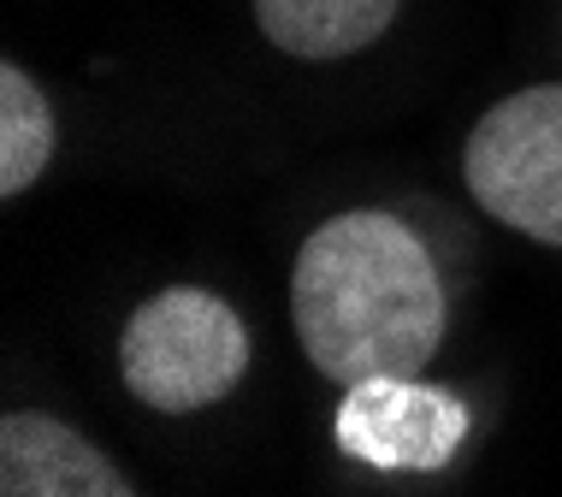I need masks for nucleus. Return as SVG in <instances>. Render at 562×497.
<instances>
[{"mask_svg": "<svg viewBox=\"0 0 562 497\" xmlns=\"http://www.w3.org/2000/svg\"><path fill=\"white\" fill-rule=\"evenodd\" d=\"M291 320L302 355L331 385L420 373L445 343V284L397 214H338L296 249Z\"/></svg>", "mask_w": 562, "mask_h": 497, "instance_id": "nucleus-1", "label": "nucleus"}, {"mask_svg": "<svg viewBox=\"0 0 562 497\" xmlns=\"http://www.w3.org/2000/svg\"><path fill=\"white\" fill-rule=\"evenodd\" d=\"M119 373H125V391L148 409H207V403L232 397L237 380L249 373V326L237 320L225 296L202 291V284H172L125 320Z\"/></svg>", "mask_w": 562, "mask_h": 497, "instance_id": "nucleus-2", "label": "nucleus"}, {"mask_svg": "<svg viewBox=\"0 0 562 497\" xmlns=\"http://www.w3.org/2000/svg\"><path fill=\"white\" fill-rule=\"evenodd\" d=\"M462 178L492 219L562 249V83L515 89L485 108L468 131Z\"/></svg>", "mask_w": 562, "mask_h": 497, "instance_id": "nucleus-3", "label": "nucleus"}, {"mask_svg": "<svg viewBox=\"0 0 562 497\" xmlns=\"http://www.w3.org/2000/svg\"><path fill=\"white\" fill-rule=\"evenodd\" d=\"M331 439L344 456L379 474H438L468 439V403L427 385L420 373H379L344 385Z\"/></svg>", "mask_w": 562, "mask_h": 497, "instance_id": "nucleus-4", "label": "nucleus"}, {"mask_svg": "<svg viewBox=\"0 0 562 497\" xmlns=\"http://www.w3.org/2000/svg\"><path fill=\"white\" fill-rule=\"evenodd\" d=\"M0 497H136L131 479L78 427L54 415L0 420Z\"/></svg>", "mask_w": 562, "mask_h": 497, "instance_id": "nucleus-5", "label": "nucleus"}, {"mask_svg": "<svg viewBox=\"0 0 562 497\" xmlns=\"http://www.w3.org/2000/svg\"><path fill=\"white\" fill-rule=\"evenodd\" d=\"M403 0H255V24L291 59H349L391 30Z\"/></svg>", "mask_w": 562, "mask_h": 497, "instance_id": "nucleus-6", "label": "nucleus"}, {"mask_svg": "<svg viewBox=\"0 0 562 497\" xmlns=\"http://www.w3.org/2000/svg\"><path fill=\"white\" fill-rule=\"evenodd\" d=\"M54 160V108L24 66H0V195H24Z\"/></svg>", "mask_w": 562, "mask_h": 497, "instance_id": "nucleus-7", "label": "nucleus"}]
</instances>
